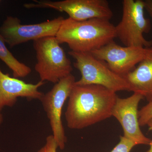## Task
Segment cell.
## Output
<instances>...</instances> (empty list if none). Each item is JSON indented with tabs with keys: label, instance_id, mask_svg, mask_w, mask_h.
Segmentation results:
<instances>
[{
	"label": "cell",
	"instance_id": "6da1fadb",
	"mask_svg": "<svg viewBox=\"0 0 152 152\" xmlns=\"http://www.w3.org/2000/svg\"><path fill=\"white\" fill-rule=\"evenodd\" d=\"M116 93L99 85H75L65 114L68 128L82 129L110 118Z\"/></svg>",
	"mask_w": 152,
	"mask_h": 152
},
{
	"label": "cell",
	"instance_id": "52a82bcc",
	"mask_svg": "<svg viewBox=\"0 0 152 152\" xmlns=\"http://www.w3.org/2000/svg\"><path fill=\"white\" fill-rule=\"evenodd\" d=\"M64 18L59 17L35 24L22 25L20 19L9 16L0 27V34L11 48L41 38L56 37Z\"/></svg>",
	"mask_w": 152,
	"mask_h": 152
},
{
	"label": "cell",
	"instance_id": "30bf717a",
	"mask_svg": "<svg viewBox=\"0 0 152 152\" xmlns=\"http://www.w3.org/2000/svg\"><path fill=\"white\" fill-rule=\"evenodd\" d=\"M144 99L142 95L136 93L127 98L117 97L112 116L115 118L121 126L124 137L137 145H150L152 140L142 132L139 123V104Z\"/></svg>",
	"mask_w": 152,
	"mask_h": 152
},
{
	"label": "cell",
	"instance_id": "8992f818",
	"mask_svg": "<svg viewBox=\"0 0 152 152\" xmlns=\"http://www.w3.org/2000/svg\"><path fill=\"white\" fill-rule=\"evenodd\" d=\"M76 81L75 76L71 74L55 84L52 89L44 94L40 99L49 120L52 135L61 150L64 149L67 142L61 119L62 109Z\"/></svg>",
	"mask_w": 152,
	"mask_h": 152
},
{
	"label": "cell",
	"instance_id": "8fae6325",
	"mask_svg": "<svg viewBox=\"0 0 152 152\" xmlns=\"http://www.w3.org/2000/svg\"><path fill=\"white\" fill-rule=\"evenodd\" d=\"M45 82L28 83L16 78L11 77L0 69V111L5 107H13L18 98L40 100L44 94L39 91Z\"/></svg>",
	"mask_w": 152,
	"mask_h": 152
},
{
	"label": "cell",
	"instance_id": "9a60e30c",
	"mask_svg": "<svg viewBox=\"0 0 152 152\" xmlns=\"http://www.w3.org/2000/svg\"><path fill=\"white\" fill-rule=\"evenodd\" d=\"M137 145L134 142L121 136L120 141L110 152H130L134 147Z\"/></svg>",
	"mask_w": 152,
	"mask_h": 152
},
{
	"label": "cell",
	"instance_id": "5b68a950",
	"mask_svg": "<svg viewBox=\"0 0 152 152\" xmlns=\"http://www.w3.org/2000/svg\"><path fill=\"white\" fill-rule=\"evenodd\" d=\"M121 20L115 26L116 37L125 46L149 48L152 40L144 37L149 33L151 23L144 15L145 1L142 0H124Z\"/></svg>",
	"mask_w": 152,
	"mask_h": 152
},
{
	"label": "cell",
	"instance_id": "e0dca14e",
	"mask_svg": "<svg viewBox=\"0 0 152 152\" xmlns=\"http://www.w3.org/2000/svg\"><path fill=\"white\" fill-rule=\"evenodd\" d=\"M144 1L145 10L152 18V0H146Z\"/></svg>",
	"mask_w": 152,
	"mask_h": 152
},
{
	"label": "cell",
	"instance_id": "2e32d148",
	"mask_svg": "<svg viewBox=\"0 0 152 152\" xmlns=\"http://www.w3.org/2000/svg\"><path fill=\"white\" fill-rule=\"evenodd\" d=\"M58 148V144L53 135H50L46 139L45 144L37 152H57Z\"/></svg>",
	"mask_w": 152,
	"mask_h": 152
},
{
	"label": "cell",
	"instance_id": "ac0fdd59",
	"mask_svg": "<svg viewBox=\"0 0 152 152\" xmlns=\"http://www.w3.org/2000/svg\"><path fill=\"white\" fill-rule=\"evenodd\" d=\"M149 130L151 131L152 132V119L149 121L147 124ZM150 148L146 152H152V140L151 145H150Z\"/></svg>",
	"mask_w": 152,
	"mask_h": 152
},
{
	"label": "cell",
	"instance_id": "4fadbf2b",
	"mask_svg": "<svg viewBox=\"0 0 152 152\" xmlns=\"http://www.w3.org/2000/svg\"><path fill=\"white\" fill-rule=\"evenodd\" d=\"M5 43L0 34V59L12 71L14 77L23 78L28 75L31 72V68L17 59L7 48Z\"/></svg>",
	"mask_w": 152,
	"mask_h": 152
},
{
	"label": "cell",
	"instance_id": "7a4b0ae2",
	"mask_svg": "<svg viewBox=\"0 0 152 152\" xmlns=\"http://www.w3.org/2000/svg\"><path fill=\"white\" fill-rule=\"evenodd\" d=\"M60 44L66 43L72 51L91 53L114 41L115 26L110 20L93 19L85 21L64 19L56 36Z\"/></svg>",
	"mask_w": 152,
	"mask_h": 152
},
{
	"label": "cell",
	"instance_id": "ba28073f",
	"mask_svg": "<svg viewBox=\"0 0 152 152\" xmlns=\"http://www.w3.org/2000/svg\"><path fill=\"white\" fill-rule=\"evenodd\" d=\"M36 4H25L28 9L46 8L64 12L69 18L76 21L93 19L110 20L113 15L108 1L106 0H64L52 1H34Z\"/></svg>",
	"mask_w": 152,
	"mask_h": 152
},
{
	"label": "cell",
	"instance_id": "9c48e42d",
	"mask_svg": "<svg viewBox=\"0 0 152 152\" xmlns=\"http://www.w3.org/2000/svg\"><path fill=\"white\" fill-rule=\"evenodd\" d=\"M148 50L149 48L121 46L113 41L91 53L104 61L114 72L124 76L143 59Z\"/></svg>",
	"mask_w": 152,
	"mask_h": 152
},
{
	"label": "cell",
	"instance_id": "7c38bea8",
	"mask_svg": "<svg viewBox=\"0 0 152 152\" xmlns=\"http://www.w3.org/2000/svg\"><path fill=\"white\" fill-rule=\"evenodd\" d=\"M124 77L130 91L142 95L148 102L152 101V47L137 66Z\"/></svg>",
	"mask_w": 152,
	"mask_h": 152
},
{
	"label": "cell",
	"instance_id": "277c9868",
	"mask_svg": "<svg viewBox=\"0 0 152 152\" xmlns=\"http://www.w3.org/2000/svg\"><path fill=\"white\" fill-rule=\"evenodd\" d=\"M75 60L74 66L77 69L81 77L75 85H99L117 92L130 91L129 84L124 76L118 75L110 69L104 61L97 58L91 53L69 52Z\"/></svg>",
	"mask_w": 152,
	"mask_h": 152
},
{
	"label": "cell",
	"instance_id": "3957f363",
	"mask_svg": "<svg viewBox=\"0 0 152 152\" xmlns=\"http://www.w3.org/2000/svg\"><path fill=\"white\" fill-rule=\"evenodd\" d=\"M34 48L37 58L35 69L41 81L56 84L72 74L73 67L71 61L56 37L34 41Z\"/></svg>",
	"mask_w": 152,
	"mask_h": 152
},
{
	"label": "cell",
	"instance_id": "5bb4252c",
	"mask_svg": "<svg viewBox=\"0 0 152 152\" xmlns=\"http://www.w3.org/2000/svg\"><path fill=\"white\" fill-rule=\"evenodd\" d=\"M139 123L140 126L147 125L152 119V101L149 102L138 111Z\"/></svg>",
	"mask_w": 152,
	"mask_h": 152
},
{
	"label": "cell",
	"instance_id": "d6986e66",
	"mask_svg": "<svg viewBox=\"0 0 152 152\" xmlns=\"http://www.w3.org/2000/svg\"><path fill=\"white\" fill-rule=\"evenodd\" d=\"M3 121V117L2 114L0 113V125L2 124Z\"/></svg>",
	"mask_w": 152,
	"mask_h": 152
}]
</instances>
